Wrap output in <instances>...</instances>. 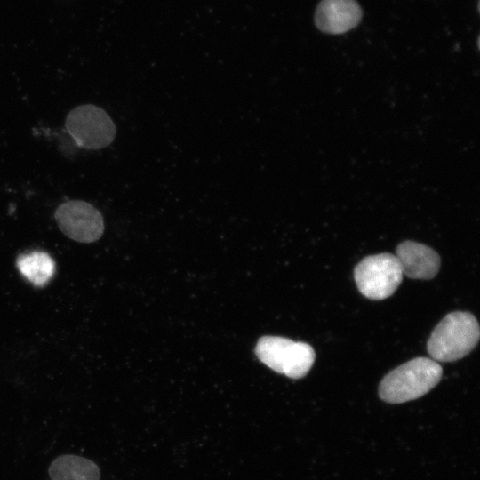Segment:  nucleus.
<instances>
[{
  "mask_svg": "<svg viewBox=\"0 0 480 480\" xmlns=\"http://www.w3.org/2000/svg\"><path fill=\"white\" fill-rule=\"evenodd\" d=\"M443 370L436 361L417 357L389 372L379 386L380 397L390 404L417 399L440 381Z\"/></svg>",
  "mask_w": 480,
  "mask_h": 480,
  "instance_id": "f257e3e1",
  "label": "nucleus"
},
{
  "mask_svg": "<svg viewBox=\"0 0 480 480\" xmlns=\"http://www.w3.org/2000/svg\"><path fill=\"white\" fill-rule=\"evenodd\" d=\"M479 336L478 322L471 313L452 312L434 328L427 343L428 352L435 361H456L471 352Z\"/></svg>",
  "mask_w": 480,
  "mask_h": 480,
  "instance_id": "f03ea898",
  "label": "nucleus"
},
{
  "mask_svg": "<svg viewBox=\"0 0 480 480\" xmlns=\"http://www.w3.org/2000/svg\"><path fill=\"white\" fill-rule=\"evenodd\" d=\"M255 353L267 366L292 379L304 377L316 358L313 348L308 343L276 336L260 338Z\"/></svg>",
  "mask_w": 480,
  "mask_h": 480,
  "instance_id": "7ed1b4c3",
  "label": "nucleus"
},
{
  "mask_svg": "<svg viewBox=\"0 0 480 480\" xmlns=\"http://www.w3.org/2000/svg\"><path fill=\"white\" fill-rule=\"evenodd\" d=\"M354 278L364 296L380 300L395 292L403 272L396 256L385 252L364 258L354 269Z\"/></svg>",
  "mask_w": 480,
  "mask_h": 480,
  "instance_id": "20e7f679",
  "label": "nucleus"
},
{
  "mask_svg": "<svg viewBox=\"0 0 480 480\" xmlns=\"http://www.w3.org/2000/svg\"><path fill=\"white\" fill-rule=\"evenodd\" d=\"M66 128L76 144L86 149L105 148L116 135V126L110 116L92 104L72 109L67 116Z\"/></svg>",
  "mask_w": 480,
  "mask_h": 480,
  "instance_id": "39448f33",
  "label": "nucleus"
},
{
  "mask_svg": "<svg viewBox=\"0 0 480 480\" xmlns=\"http://www.w3.org/2000/svg\"><path fill=\"white\" fill-rule=\"evenodd\" d=\"M54 217L60 231L80 243L95 242L104 231L101 213L84 201L71 200L60 204Z\"/></svg>",
  "mask_w": 480,
  "mask_h": 480,
  "instance_id": "423d86ee",
  "label": "nucleus"
},
{
  "mask_svg": "<svg viewBox=\"0 0 480 480\" xmlns=\"http://www.w3.org/2000/svg\"><path fill=\"white\" fill-rule=\"evenodd\" d=\"M362 15L356 0H322L316 10L315 23L324 33L342 34L356 27Z\"/></svg>",
  "mask_w": 480,
  "mask_h": 480,
  "instance_id": "0eeeda50",
  "label": "nucleus"
},
{
  "mask_svg": "<svg viewBox=\"0 0 480 480\" xmlns=\"http://www.w3.org/2000/svg\"><path fill=\"white\" fill-rule=\"evenodd\" d=\"M396 258L403 274L412 279H431L440 268V257L432 248L413 241L401 243Z\"/></svg>",
  "mask_w": 480,
  "mask_h": 480,
  "instance_id": "6e6552de",
  "label": "nucleus"
},
{
  "mask_svg": "<svg viewBox=\"0 0 480 480\" xmlns=\"http://www.w3.org/2000/svg\"><path fill=\"white\" fill-rule=\"evenodd\" d=\"M52 480H100L99 467L91 460L67 454L56 458L49 467Z\"/></svg>",
  "mask_w": 480,
  "mask_h": 480,
  "instance_id": "1a4fd4ad",
  "label": "nucleus"
},
{
  "mask_svg": "<svg viewBox=\"0 0 480 480\" xmlns=\"http://www.w3.org/2000/svg\"><path fill=\"white\" fill-rule=\"evenodd\" d=\"M17 268L21 275L35 286H44L53 276L55 262L44 252L34 251L17 258Z\"/></svg>",
  "mask_w": 480,
  "mask_h": 480,
  "instance_id": "9d476101",
  "label": "nucleus"
}]
</instances>
